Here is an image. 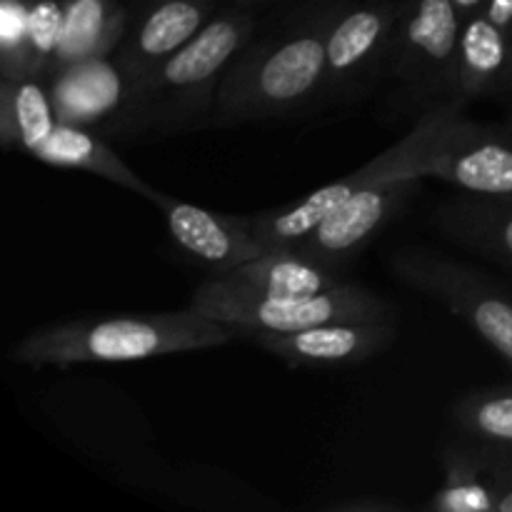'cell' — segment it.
I'll use <instances>...</instances> for the list:
<instances>
[{
    "label": "cell",
    "mask_w": 512,
    "mask_h": 512,
    "mask_svg": "<svg viewBox=\"0 0 512 512\" xmlns=\"http://www.w3.org/2000/svg\"><path fill=\"white\" fill-rule=\"evenodd\" d=\"M460 10L455 0H415L395 45V70L420 93H458Z\"/></svg>",
    "instance_id": "52a82bcc"
},
{
    "label": "cell",
    "mask_w": 512,
    "mask_h": 512,
    "mask_svg": "<svg viewBox=\"0 0 512 512\" xmlns=\"http://www.w3.org/2000/svg\"><path fill=\"white\" fill-rule=\"evenodd\" d=\"M445 483L430 500L435 512H498L485 455L478 445H450L443 450Z\"/></svg>",
    "instance_id": "44dd1931"
},
{
    "label": "cell",
    "mask_w": 512,
    "mask_h": 512,
    "mask_svg": "<svg viewBox=\"0 0 512 512\" xmlns=\"http://www.w3.org/2000/svg\"><path fill=\"white\" fill-rule=\"evenodd\" d=\"M485 13H488V18L493 20V23H498L500 28H512V0H488Z\"/></svg>",
    "instance_id": "d4e9b609"
},
{
    "label": "cell",
    "mask_w": 512,
    "mask_h": 512,
    "mask_svg": "<svg viewBox=\"0 0 512 512\" xmlns=\"http://www.w3.org/2000/svg\"><path fill=\"white\" fill-rule=\"evenodd\" d=\"M470 125L473 123L460 118L458 103H445L428 110L400 143H395L383 155L350 173L348 178H340L325 188L315 190L290 208L248 218L255 240L268 250L290 248V245L300 243L310 230L318 228L325 215L333 213L343 200H348L358 190L400 178H425L430 163L440 153H445L455 140L463 138Z\"/></svg>",
    "instance_id": "7a4b0ae2"
},
{
    "label": "cell",
    "mask_w": 512,
    "mask_h": 512,
    "mask_svg": "<svg viewBox=\"0 0 512 512\" xmlns=\"http://www.w3.org/2000/svg\"><path fill=\"white\" fill-rule=\"evenodd\" d=\"M428 175L468 195L512 200V138L470 125L463 138L430 163Z\"/></svg>",
    "instance_id": "7c38bea8"
},
{
    "label": "cell",
    "mask_w": 512,
    "mask_h": 512,
    "mask_svg": "<svg viewBox=\"0 0 512 512\" xmlns=\"http://www.w3.org/2000/svg\"><path fill=\"white\" fill-rule=\"evenodd\" d=\"M395 275L410 288L448 305L512 370V298L480 270L428 248L395 250Z\"/></svg>",
    "instance_id": "8992f818"
},
{
    "label": "cell",
    "mask_w": 512,
    "mask_h": 512,
    "mask_svg": "<svg viewBox=\"0 0 512 512\" xmlns=\"http://www.w3.org/2000/svg\"><path fill=\"white\" fill-rule=\"evenodd\" d=\"M123 35V10L113 0H70L65 5L63 38L53 68L103 58Z\"/></svg>",
    "instance_id": "ac0fdd59"
},
{
    "label": "cell",
    "mask_w": 512,
    "mask_h": 512,
    "mask_svg": "<svg viewBox=\"0 0 512 512\" xmlns=\"http://www.w3.org/2000/svg\"><path fill=\"white\" fill-rule=\"evenodd\" d=\"M325 30H298L245 53L225 70L208 115L213 125H238L298 110L328 83Z\"/></svg>",
    "instance_id": "3957f363"
},
{
    "label": "cell",
    "mask_w": 512,
    "mask_h": 512,
    "mask_svg": "<svg viewBox=\"0 0 512 512\" xmlns=\"http://www.w3.org/2000/svg\"><path fill=\"white\" fill-rule=\"evenodd\" d=\"M395 15L385 5H370L343 15L328 28L325 50H328V83L338 85L345 80H358L370 65L388 53L393 38Z\"/></svg>",
    "instance_id": "9a60e30c"
},
{
    "label": "cell",
    "mask_w": 512,
    "mask_h": 512,
    "mask_svg": "<svg viewBox=\"0 0 512 512\" xmlns=\"http://www.w3.org/2000/svg\"><path fill=\"white\" fill-rule=\"evenodd\" d=\"M33 158L43 160L48 165H58V168L88 170V173L100 175V178L110 180L120 188H128L133 193L143 195V198L153 200V203L160 195L130 165H125L120 155H115L103 140L95 138L83 125L58 123L50 138L35 150Z\"/></svg>",
    "instance_id": "e0dca14e"
},
{
    "label": "cell",
    "mask_w": 512,
    "mask_h": 512,
    "mask_svg": "<svg viewBox=\"0 0 512 512\" xmlns=\"http://www.w3.org/2000/svg\"><path fill=\"white\" fill-rule=\"evenodd\" d=\"M168 220V230L185 255L213 273V278H223L238 265L260 258L268 248L255 240L248 218H233L198 205L180 203L170 195H158L155 200Z\"/></svg>",
    "instance_id": "30bf717a"
},
{
    "label": "cell",
    "mask_w": 512,
    "mask_h": 512,
    "mask_svg": "<svg viewBox=\"0 0 512 512\" xmlns=\"http://www.w3.org/2000/svg\"><path fill=\"white\" fill-rule=\"evenodd\" d=\"M290 365L335 368L368 360L388 348L395 323H328L298 333H240Z\"/></svg>",
    "instance_id": "8fae6325"
},
{
    "label": "cell",
    "mask_w": 512,
    "mask_h": 512,
    "mask_svg": "<svg viewBox=\"0 0 512 512\" xmlns=\"http://www.w3.org/2000/svg\"><path fill=\"white\" fill-rule=\"evenodd\" d=\"M480 450H483L485 465H488L490 483H493L495 500H498V512H512V448L480 443Z\"/></svg>",
    "instance_id": "cb8c5ba5"
},
{
    "label": "cell",
    "mask_w": 512,
    "mask_h": 512,
    "mask_svg": "<svg viewBox=\"0 0 512 512\" xmlns=\"http://www.w3.org/2000/svg\"><path fill=\"white\" fill-rule=\"evenodd\" d=\"M418 183L420 178H400L358 190L290 248L338 270L408 203Z\"/></svg>",
    "instance_id": "ba28073f"
},
{
    "label": "cell",
    "mask_w": 512,
    "mask_h": 512,
    "mask_svg": "<svg viewBox=\"0 0 512 512\" xmlns=\"http://www.w3.org/2000/svg\"><path fill=\"white\" fill-rule=\"evenodd\" d=\"M435 220L455 243L512 265V200L468 195L443 205Z\"/></svg>",
    "instance_id": "2e32d148"
},
{
    "label": "cell",
    "mask_w": 512,
    "mask_h": 512,
    "mask_svg": "<svg viewBox=\"0 0 512 512\" xmlns=\"http://www.w3.org/2000/svg\"><path fill=\"white\" fill-rule=\"evenodd\" d=\"M63 20L65 8L55 0H35L28 8L25 43H28L30 75H40V70L53 65L60 38H63Z\"/></svg>",
    "instance_id": "603a6c76"
},
{
    "label": "cell",
    "mask_w": 512,
    "mask_h": 512,
    "mask_svg": "<svg viewBox=\"0 0 512 512\" xmlns=\"http://www.w3.org/2000/svg\"><path fill=\"white\" fill-rule=\"evenodd\" d=\"M510 63L508 30L488 18V13L468 15L460 33L458 93L465 98L485 95L503 80Z\"/></svg>",
    "instance_id": "d6986e66"
},
{
    "label": "cell",
    "mask_w": 512,
    "mask_h": 512,
    "mask_svg": "<svg viewBox=\"0 0 512 512\" xmlns=\"http://www.w3.org/2000/svg\"><path fill=\"white\" fill-rule=\"evenodd\" d=\"M483 3H488V0H455V5H458V10H460V15H473L475 10L480 8V5Z\"/></svg>",
    "instance_id": "484cf974"
},
{
    "label": "cell",
    "mask_w": 512,
    "mask_h": 512,
    "mask_svg": "<svg viewBox=\"0 0 512 512\" xmlns=\"http://www.w3.org/2000/svg\"><path fill=\"white\" fill-rule=\"evenodd\" d=\"M205 18V0H160L138 25L120 60L143 83L165 58L183 48L203 28Z\"/></svg>",
    "instance_id": "4fadbf2b"
},
{
    "label": "cell",
    "mask_w": 512,
    "mask_h": 512,
    "mask_svg": "<svg viewBox=\"0 0 512 512\" xmlns=\"http://www.w3.org/2000/svg\"><path fill=\"white\" fill-rule=\"evenodd\" d=\"M253 30L248 15H220L165 58L140 83L135 123H180L185 115L208 113L230 60Z\"/></svg>",
    "instance_id": "5b68a950"
},
{
    "label": "cell",
    "mask_w": 512,
    "mask_h": 512,
    "mask_svg": "<svg viewBox=\"0 0 512 512\" xmlns=\"http://www.w3.org/2000/svg\"><path fill=\"white\" fill-rule=\"evenodd\" d=\"M190 308L240 333H298L328 323H395L393 305L373 290L338 285L318 295L278 298L213 278L193 293Z\"/></svg>",
    "instance_id": "277c9868"
},
{
    "label": "cell",
    "mask_w": 512,
    "mask_h": 512,
    "mask_svg": "<svg viewBox=\"0 0 512 512\" xmlns=\"http://www.w3.org/2000/svg\"><path fill=\"white\" fill-rule=\"evenodd\" d=\"M235 338L230 325L218 323L195 308L175 313H133L115 318H83L48 325L13 348V360L25 365L130 363L158 355L190 353L225 345Z\"/></svg>",
    "instance_id": "6da1fadb"
},
{
    "label": "cell",
    "mask_w": 512,
    "mask_h": 512,
    "mask_svg": "<svg viewBox=\"0 0 512 512\" xmlns=\"http://www.w3.org/2000/svg\"><path fill=\"white\" fill-rule=\"evenodd\" d=\"M50 95L60 123L88 128L120 115L135 123L140 80L125 68L123 60L103 55L60 68Z\"/></svg>",
    "instance_id": "9c48e42d"
},
{
    "label": "cell",
    "mask_w": 512,
    "mask_h": 512,
    "mask_svg": "<svg viewBox=\"0 0 512 512\" xmlns=\"http://www.w3.org/2000/svg\"><path fill=\"white\" fill-rule=\"evenodd\" d=\"M223 280L250 293L278 295V298L318 295L343 285L338 270L293 248L268 250L260 258L233 268L228 275H223Z\"/></svg>",
    "instance_id": "5bb4252c"
},
{
    "label": "cell",
    "mask_w": 512,
    "mask_h": 512,
    "mask_svg": "<svg viewBox=\"0 0 512 512\" xmlns=\"http://www.w3.org/2000/svg\"><path fill=\"white\" fill-rule=\"evenodd\" d=\"M453 418L478 443L512 448V385L473 390L455 403Z\"/></svg>",
    "instance_id": "7402d4cb"
},
{
    "label": "cell",
    "mask_w": 512,
    "mask_h": 512,
    "mask_svg": "<svg viewBox=\"0 0 512 512\" xmlns=\"http://www.w3.org/2000/svg\"><path fill=\"white\" fill-rule=\"evenodd\" d=\"M53 95L35 75L3 80V140L5 148L20 145L25 153L35 150L50 138L58 125Z\"/></svg>",
    "instance_id": "ffe728a7"
}]
</instances>
